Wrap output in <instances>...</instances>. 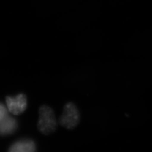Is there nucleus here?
Here are the masks:
<instances>
[{
	"label": "nucleus",
	"instance_id": "1",
	"mask_svg": "<svg viewBox=\"0 0 152 152\" xmlns=\"http://www.w3.org/2000/svg\"><path fill=\"white\" fill-rule=\"evenodd\" d=\"M57 127L58 121L53 109L48 105H42L39 109L38 130L45 135H49L54 132Z\"/></svg>",
	"mask_w": 152,
	"mask_h": 152
},
{
	"label": "nucleus",
	"instance_id": "5",
	"mask_svg": "<svg viewBox=\"0 0 152 152\" xmlns=\"http://www.w3.org/2000/svg\"><path fill=\"white\" fill-rule=\"evenodd\" d=\"M36 145L32 139H23L14 142L8 152H36Z\"/></svg>",
	"mask_w": 152,
	"mask_h": 152
},
{
	"label": "nucleus",
	"instance_id": "3",
	"mask_svg": "<svg viewBox=\"0 0 152 152\" xmlns=\"http://www.w3.org/2000/svg\"><path fill=\"white\" fill-rule=\"evenodd\" d=\"M18 128L16 120L9 114V110L0 103V135L7 136L15 132Z\"/></svg>",
	"mask_w": 152,
	"mask_h": 152
},
{
	"label": "nucleus",
	"instance_id": "2",
	"mask_svg": "<svg viewBox=\"0 0 152 152\" xmlns=\"http://www.w3.org/2000/svg\"><path fill=\"white\" fill-rule=\"evenodd\" d=\"M81 121V113L76 104L69 102L63 107V113L59 118V124L68 130L75 129Z\"/></svg>",
	"mask_w": 152,
	"mask_h": 152
},
{
	"label": "nucleus",
	"instance_id": "4",
	"mask_svg": "<svg viewBox=\"0 0 152 152\" xmlns=\"http://www.w3.org/2000/svg\"><path fill=\"white\" fill-rule=\"evenodd\" d=\"M6 103L9 112L14 115L22 114L27 108V97L23 94H20L15 97L6 96Z\"/></svg>",
	"mask_w": 152,
	"mask_h": 152
}]
</instances>
